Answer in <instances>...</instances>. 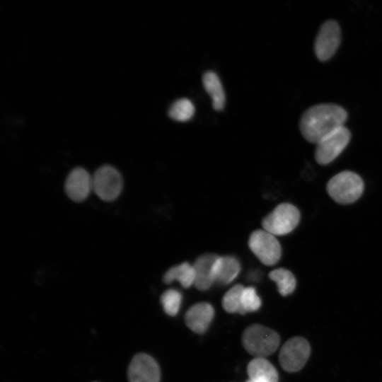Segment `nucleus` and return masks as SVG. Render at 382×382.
Wrapping results in <instances>:
<instances>
[{
	"label": "nucleus",
	"mask_w": 382,
	"mask_h": 382,
	"mask_svg": "<svg viewBox=\"0 0 382 382\" xmlns=\"http://www.w3.org/2000/svg\"><path fill=\"white\" fill-rule=\"evenodd\" d=\"M269 277L277 284L278 291L283 296L291 294L295 290L296 285V278L286 269H275L269 273Z\"/></svg>",
	"instance_id": "obj_18"
},
{
	"label": "nucleus",
	"mask_w": 382,
	"mask_h": 382,
	"mask_svg": "<svg viewBox=\"0 0 382 382\" xmlns=\"http://www.w3.org/2000/svg\"><path fill=\"white\" fill-rule=\"evenodd\" d=\"M64 190L71 200L83 202L93 190L92 175L82 168L73 169L66 179Z\"/></svg>",
	"instance_id": "obj_11"
},
{
	"label": "nucleus",
	"mask_w": 382,
	"mask_h": 382,
	"mask_svg": "<svg viewBox=\"0 0 382 382\" xmlns=\"http://www.w3.org/2000/svg\"><path fill=\"white\" fill-rule=\"evenodd\" d=\"M195 106L187 98H180L175 100L168 110V116L178 122L190 120L195 114Z\"/></svg>",
	"instance_id": "obj_19"
},
{
	"label": "nucleus",
	"mask_w": 382,
	"mask_h": 382,
	"mask_svg": "<svg viewBox=\"0 0 382 382\" xmlns=\"http://www.w3.org/2000/svg\"><path fill=\"white\" fill-rule=\"evenodd\" d=\"M195 279V273L193 266L185 262L170 267L165 273L163 280L166 284L177 280L183 287L187 289L194 284Z\"/></svg>",
	"instance_id": "obj_17"
},
{
	"label": "nucleus",
	"mask_w": 382,
	"mask_h": 382,
	"mask_svg": "<svg viewBox=\"0 0 382 382\" xmlns=\"http://www.w3.org/2000/svg\"><path fill=\"white\" fill-rule=\"evenodd\" d=\"M245 382H254V381H253L250 380V379H248V380H247Z\"/></svg>",
	"instance_id": "obj_23"
},
{
	"label": "nucleus",
	"mask_w": 382,
	"mask_h": 382,
	"mask_svg": "<svg viewBox=\"0 0 382 382\" xmlns=\"http://www.w3.org/2000/svg\"><path fill=\"white\" fill-rule=\"evenodd\" d=\"M94 192L103 200L111 202L120 195L123 181L120 173L112 166H103L92 175Z\"/></svg>",
	"instance_id": "obj_7"
},
{
	"label": "nucleus",
	"mask_w": 382,
	"mask_h": 382,
	"mask_svg": "<svg viewBox=\"0 0 382 382\" xmlns=\"http://www.w3.org/2000/svg\"><path fill=\"white\" fill-rule=\"evenodd\" d=\"M214 316L213 306L207 302H199L192 306L185 313L186 325L194 332L204 333Z\"/></svg>",
	"instance_id": "obj_12"
},
{
	"label": "nucleus",
	"mask_w": 382,
	"mask_h": 382,
	"mask_svg": "<svg viewBox=\"0 0 382 382\" xmlns=\"http://www.w3.org/2000/svg\"><path fill=\"white\" fill-rule=\"evenodd\" d=\"M203 86L212 98L213 108L221 111L225 106L226 95L217 74L212 71H206L202 76Z\"/></svg>",
	"instance_id": "obj_16"
},
{
	"label": "nucleus",
	"mask_w": 382,
	"mask_h": 382,
	"mask_svg": "<svg viewBox=\"0 0 382 382\" xmlns=\"http://www.w3.org/2000/svg\"><path fill=\"white\" fill-rule=\"evenodd\" d=\"M310 354L309 342L305 338L296 336L290 338L282 345L279 354V361L285 371L294 373L305 366Z\"/></svg>",
	"instance_id": "obj_5"
},
{
	"label": "nucleus",
	"mask_w": 382,
	"mask_h": 382,
	"mask_svg": "<svg viewBox=\"0 0 382 382\" xmlns=\"http://www.w3.org/2000/svg\"><path fill=\"white\" fill-rule=\"evenodd\" d=\"M248 246L265 265H274L281 257L282 248L279 241L275 236L264 229L255 230L250 234Z\"/></svg>",
	"instance_id": "obj_6"
},
{
	"label": "nucleus",
	"mask_w": 382,
	"mask_h": 382,
	"mask_svg": "<svg viewBox=\"0 0 382 382\" xmlns=\"http://www.w3.org/2000/svg\"><path fill=\"white\" fill-rule=\"evenodd\" d=\"M299 221V209L290 203H282L262 219V225L274 236H283L291 232Z\"/></svg>",
	"instance_id": "obj_4"
},
{
	"label": "nucleus",
	"mask_w": 382,
	"mask_h": 382,
	"mask_svg": "<svg viewBox=\"0 0 382 382\" xmlns=\"http://www.w3.org/2000/svg\"><path fill=\"white\" fill-rule=\"evenodd\" d=\"M161 302L164 311L170 316L178 314L182 302V295L176 289H170L161 296Z\"/></svg>",
	"instance_id": "obj_21"
},
{
	"label": "nucleus",
	"mask_w": 382,
	"mask_h": 382,
	"mask_svg": "<svg viewBox=\"0 0 382 382\" xmlns=\"http://www.w3.org/2000/svg\"><path fill=\"white\" fill-rule=\"evenodd\" d=\"M249 379L254 382H278V372L275 367L265 358L257 357L248 364Z\"/></svg>",
	"instance_id": "obj_15"
},
{
	"label": "nucleus",
	"mask_w": 382,
	"mask_h": 382,
	"mask_svg": "<svg viewBox=\"0 0 382 382\" xmlns=\"http://www.w3.org/2000/svg\"><path fill=\"white\" fill-rule=\"evenodd\" d=\"M241 340L245 349L255 358L271 355L280 344L277 332L260 324L248 327L243 332Z\"/></svg>",
	"instance_id": "obj_2"
},
{
	"label": "nucleus",
	"mask_w": 382,
	"mask_h": 382,
	"mask_svg": "<svg viewBox=\"0 0 382 382\" xmlns=\"http://www.w3.org/2000/svg\"><path fill=\"white\" fill-rule=\"evenodd\" d=\"M241 304L245 313L256 311L260 308L261 299L254 287H244L242 292Z\"/></svg>",
	"instance_id": "obj_22"
},
{
	"label": "nucleus",
	"mask_w": 382,
	"mask_h": 382,
	"mask_svg": "<svg viewBox=\"0 0 382 382\" xmlns=\"http://www.w3.org/2000/svg\"><path fill=\"white\" fill-rule=\"evenodd\" d=\"M218 257V255L209 253L195 260L192 265L195 273L194 285L198 290L207 291L214 283V267Z\"/></svg>",
	"instance_id": "obj_13"
},
{
	"label": "nucleus",
	"mask_w": 382,
	"mask_h": 382,
	"mask_svg": "<svg viewBox=\"0 0 382 382\" xmlns=\"http://www.w3.org/2000/svg\"><path fill=\"white\" fill-rule=\"evenodd\" d=\"M347 118L346 110L332 103L313 105L302 115L299 128L308 141L317 144L337 129L345 126Z\"/></svg>",
	"instance_id": "obj_1"
},
{
	"label": "nucleus",
	"mask_w": 382,
	"mask_h": 382,
	"mask_svg": "<svg viewBox=\"0 0 382 382\" xmlns=\"http://www.w3.org/2000/svg\"><path fill=\"white\" fill-rule=\"evenodd\" d=\"M129 382H160L161 371L156 361L144 353L136 354L127 371Z\"/></svg>",
	"instance_id": "obj_10"
},
{
	"label": "nucleus",
	"mask_w": 382,
	"mask_h": 382,
	"mask_svg": "<svg viewBox=\"0 0 382 382\" xmlns=\"http://www.w3.org/2000/svg\"><path fill=\"white\" fill-rule=\"evenodd\" d=\"M244 287L242 284H236L224 294L222 299V306L226 312L245 314L241 304V296Z\"/></svg>",
	"instance_id": "obj_20"
},
{
	"label": "nucleus",
	"mask_w": 382,
	"mask_h": 382,
	"mask_svg": "<svg viewBox=\"0 0 382 382\" xmlns=\"http://www.w3.org/2000/svg\"><path fill=\"white\" fill-rule=\"evenodd\" d=\"M241 264L234 257L231 255L219 256L214 267V282L221 284H228L238 275Z\"/></svg>",
	"instance_id": "obj_14"
},
{
	"label": "nucleus",
	"mask_w": 382,
	"mask_h": 382,
	"mask_svg": "<svg viewBox=\"0 0 382 382\" xmlns=\"http://www.w3.org/2000/svg\"><path fill=\"white\" fill-rule=\"evenodd\" d=\"M350 137V132L345 126L330 134L316 144V161L320 165L331 163L345 149Z\"/></svg>",
	"instance_id": "obj_8"
},
{
	"label": "nucleus",
	"mask_w": 382,
	"mask_h": 382,
	"mask_svg": "<svg viewBox=\"0 0 382 382\" xmlns=\"http://www.w3.org/2000/svg\"><path fill=\"white\" fill-rule=\"evenodd\" d=\"M364 185L357 173L345 170L334 175L327 183L326 190L330 197L342 204L357 201L364 192Z\"/></svg>",
	"instance_id": "obj_3"
},
{
	"label": "nucleus",
	"mask_w": 382,
	"mask_h": 382,
	"mask_svg": "<svg viewBox=\"0 0 382 382\" xmlns=\"http://www.w3.org/2000/svg\"><path fill=\"white\" fill-rule=\"evenodd\" d=\"M341 41V31L338 23L328 20L320 26L314 42V52L322 62L330 59L337 51Z\"/></svg>",
	"instance_id": "obj_9"
}]
</instances>
